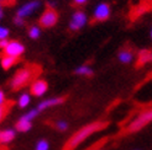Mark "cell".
Wrapping results in <instances>:
<instances>
[{"label":"cell","mask_w":152,"mask_h":150,"mask_svg":"<svg viewBox=\"0 0 152 150\" xmlns=\"http://www.w3.org/2000/svg\"><path fill=\"white\" fill-rule=\"evenodd\" d=\"M3 16H4V12H3V10H0V20L3 19Z\"/></svg>","instance_id":"83f0119b"},{"label":"cell","mask_w":152,"mask_h":150,"mask_svg":"<svg viewBox=\"0 0 152 150\" xmlns=\"http://www.w3.org/2000/svg\"><path fill=\"white\" fill-rule=\"evenodd\" d=\"M150 122H152V108L141 112V113H140L137 117H136L130 124L127 125L126 131H127L129 133L137 132V131L142 129L145 125H147Z\"/></svg>","instance_id":"7a4b0ae2"},{"label":"cell","mask_w":152,"mask_h":150,"mask_svg":"<svg viewBox=\"0 0 152 150\" xmlns=\"http://www.w3.org/2000/svg\"><path fill=\"white\" fill-rule=\"evenodd\" d=\"M77 75H82V76H92L93 75V69L88 65H80L74 70Z\"/></svg>","instance_id":"9a60e30c"},{"label":"cell","mask_w":152,"mask_h":150,"mask_svg":"<svg viewBox=\"0 0 152 150\" xmlns=\"http://www.w3.org/2000/svg\"><path fill=\"white\" fill-rule=\"evenodd\" d=\"M39 110L37 108H34V110H30L28 112H26V113L22 116L21 118H24V119H27V121H30V122H32V119H35L37 116H39Z\"/></svg>","instance_id":"ac0fdd59"},{"label":"cell","mask_w":152,"mask_h":150,"mask_svg":"<svg viewBox=\"0 0 152 150\" xmlns=\"http://www.w3.org/2000/svg\"><path fill=\"white\" fill-rule=\"evenodd\" d=\"M16 62H18L16 58L10 57V56H6V54H4V56L1 57V59H0V64H1L3 69H5V70L12 68V66L16 64Z\"/></svg>","instance_id":"7c38bea8"},{"label":"cell","mask_w":152,"mask_h":150,"mask_svg":"<svg viewBox=\"0 0 152 150\" xmlns=\"http://www.w3.org/2000/svg\"><path fill=\"white\" fill-rule=\"evenodd\" d=\"M30 101H31V96H30V94L24 92V94L20 95L19 100H18V105H19L20 108H26L30 105Z\"/></svg>","instance_id":"2e32d148"},{"label":"cell","mask_w":152,"mask_h":150,"mask_svg":"<svg viewBox=\"0 0 152 150\" xmlns=\"http://www.w3.org/2000/svg\"><path fill=\"white\" fill-rule=\"evenodd\" d=\"M148 61H152V53L148 50H142L140 53V62L143 63V62H148Z\"/></svg>","instance_id":"ffe728a7"},{"label":"cell","mask_w":152,"mask_h":150,"mask_svg":"<svg viewBox=\"0 0 152 150\" xmlns=\"http://www.w3.org/2000/svg\"><path fill=\"white\" fill-rule=\"evenodd\" d=\"M32 69L31 68H22L19 71H16V74L14 75V78L11 80V87L14 90H19L21 87H24L27 82L32 79Z\"/></svg>","instance_id":"3957f363"},{"label":"cell","mask_w":152,"mask_h":150,"mask_svg":"<svg viewBox=\"0 0 152 150\" xmlns=\"http://www.w3.org/2000/svg\"><path fill=\"white\" fill-rule=\"evenodd\" d=\"M16 136V131L15 129H4L0 131V144H7L14 140Z\"/></svg>","instance_id":"8fae6325"},{"label":"cell","mask_w":152,"mask_h":150,"mask_svg":"<svg viewBox=\"0 0 152 150\" xmlns=\"http://www.w3.org/2000/svg\"><path fill=\"white\" fill-rule=\"evenodd\" d=\"M24 52H25V47L22 43H20L19 41H9L7 46L4 49V54L18 59L21 54H24Z\"/></svg>","instance_id":"8992f818"},{"label":"cell","mask_w":152,"mask_h":150,"mask_svg":"<svg viewBox=\"0 0 152 150\" xmlns=\"http://www.w3.org/2000/svg\"><path fill=\"white\" fill-rule=\"evenodd\" d=\"M88 22V16L86 15V12L83 11H77L73 14V16L69 22V28L72 31H78V30L83 28Z\"/></svg>","instance_id":"52a82bcc"},{"label":"cell","mask_w":152,"mask_h":150,"mask_svg":"<svg viewBox=\"0 0 152 150\" xmlns=\"http://www.w3.org/2000/svg\"><path fill=\"white\" fill-rule=\"evenodd\" d=\"M0 1H1V4H3V3H5V1L7 3V0H0Z\"/></svg>","instance_id":"f546056e"},{"label":"cell","mask_w":152,"mask_h":150,"mask_svg":"<svg viewBox=\"0 0 152 150\" xmlns=\"http://www.w3.org/2000/svg\"><path fill=\"white\" fill-rule=\"evenodd\" d=\"M7 43H9V41L7 40H3V41H0V48H1L3 50L5 49V47L7 46Z\"/></svg>","instance_id":"484cf974"},{"label":"cell","mask_w":152,"mask_h":150,"mask_svg":"<svg viewBox=\"0 0 152 150\" xmlns=\"http://www.w3.org/2000/svg\"><path fill=\"white\" fill-rule=\"evenodd\" d=\"M109 16H110V6L108 4L102 3L95 6L94 12H93V17L96 21H105L109 19Z\"/></svg>","instance_id":"ba28073f"},{"label":"cell","mask_w":152,"mask_h":150,"mask_svg":"<svg viewBox=\"0 0 152 150\" xmlns=\"http://www.w3.org/2000/svg\"><path fill=\"white\" fill-rule=\"evenodd\" d=\"M41 36V28L39 26H31L28 28V37L32 40H37Z\"/></svg>","instance_id":"e0dca14e"},{"label":"cell","mask_w":152,"mask_h":150,"mask_svg":"<svg viewBox=\"0 0 152 150\" xmlns=\"http://www.w3.org/2000/svg\"><path fill=\"white\" fill-rule=\"evenodd\" d=\"M63 101H64L63 97H51V99L41 101L40 105H39V107H37V110L39 111H45V110H47L50 107H55V106H57V105H61Z\"/></svg>","instance_id":"30bf717a"},{"label":"cell","mask_w":152,"mask_h":150,"mask_svg":"<svg viewBox=\"0 0 152 150\" xmlns=\"http://www.w3.org/2000/svg\"><path fill=\"white\" fill-rule=\"evenodd\" d=\"M56 128L58 129V131H62V132H64V131H67L68 129V123L66 122V121H58L57 123H56Z\"/></svg>","instance_id":"7402d4cb"},{"label":"cell","mask_w":152,"mask_h":150,"mask_svg":"<svg viewBox=\"0 0 152 150\" xmlns=\"http://www.w3.org/2000/svg\"><path fill=\"white\" fill-rule=\"evenodd\" d=\"M14 24L16 26H22V25H24V19H20V17L16 16L14 19Z\"/></svg>","instance_id":"d4e9b609"},{"label":"cell","mask_w":152,"mask_h":150,"mask_svg":"<svg viewBox=\"0 0 152 150\" xmlns=\"http://www.w3.org/2000/svg\"><path fill=\"white\" fill-rule=\"evenodd\" d=\"M48 149H50V143L46 139H41L35 148V150H48Z\"/></svg>","instance_id":"d6986e66"},{"label":"cell","mask_w":152,"mask_h":150,"mask_svg":"<svg viewBox=\"0 0 152 150\" xmlns=\"http://www.w3.org/2000/svg\"><path fill=\"white\" fill-rule=\"evenodd\" d=\"M31 127H32V122H30L27 121V119H24V118H20L16 125H15V129H16L18 132H22V133H25V132H28L30 129H31Z\"/></svg>","instance_id":"4fadbf2b"},{"label":"cell","mask_w":152,"mask_h":150,"mask_svg":"<svg viewBox=\"0 0 152 150\" xmlns=\"http://www.w3.org/2000/svg\"><path fill=\"white\" fill-rule=\"evenodd\" d=\"M118 57H119V61H120L121 63H124V64H129V63H131V62H132V59H134V54H132V52L127 50V49L121 50Z\"/></svg>","instance_id":"5bb4252c"},{"label":"cell","mask_w":152,"mask_h":150,"mask_svg":"<svg viewBox=\"0 0 152 150\" xmlns=\"http://www.w3.org/2000/svg\"><path fill=\"white\" fill-rule=\"evenodd\" d=\"M7 37H9V30L0 25V41L7 40Z\"/></svg>","instance_id":"44dd1931"},{"label":"cell","mask_w":152,"mask_h":150,"mask_svg":"<svg viewBox=\"0 0 152 150\" xmlns=\"http://www.w3.org/2000/svg\"><path fill=\"white\" fill-rule=\"evenodd\" d=\"M57 21H58V14L56 12V10L50 9V7L45 10L40 16V25L46 28L53 27L57 24Z\"/></svg>","instance_id":"277c9868"},{"label":"cell","mask_w":152,"mask_h":150,"mask_svg":"<svg viewBox=\"0 0 152 150\" xmlns=\"http://www.w3.org/2000/svg\"><path fill=\"white\" fill-rule=\"evenodd\" d=\"M5 115H6V107L5 106H0V122L4 119Z\"/></svg>","instance_id":"cb8c5ba5"},{"label":"cell","mask_w":152,"mask_h":150,"mask_svg":"<svg viewBox=\"0 0 152 150\" xmlns=\"http://www.w3.org/2000/svg\"><path fill=\"white\" fill-rule=\"evenodd\" d=\"M0 10H3V4L0 3Z\"/></svg>","instance_id":"f1b7e54d"},{"label":"cell","mask_w":152,"mask_h":150,"mask_svg":"<svg viewBox=\"0 0 152 150\" xmlns=\"http://www.w3.org/2000/svg\"><path fill=\"white\" fill-rule=\"evenodd\" d=\"M151 38H152V31H151Z\"/></svg>","instance_id":"4dcf8cb0"},{"label":"cell","mask_w":152,"mask_h":150,"mask_svg":"<svg viewBox=\"0 0 152 150\" xmlns=\"http://www.w3.org/2000/svg\"><path fill=\"white\" fill-rule=\"evenodd\" d=\"M74 4H77V5H83V4H86L88 0H73Z\"/></svg>","instance_id":"4316f807"},{"label":"cell","mask_w":152,"mask_h":150,"mask_svg":"<svg viewBox=\"0 0 152 150\" xmlns=\"http://www.w3.org/2000/svg\"><path fill=\"white\" fill-rule=\"evenodd\" d=\"M47 90H48V84L42 79L36 80L31 84V94L34 96H36V97L43 96L47 92Z\"/></svg>","instance_id":"9c48e42d"},{"label":"cell","mask_w":152,"mask_h":150,"mask_svg":"<svg viewBox=\"0 0 152 150\" xmlns=\"http://www.w3.org/2000/svg\"><path fill=\"white\" fill-rule=\"evenodd\" d=\"M5 102H6V97L5 94L1 89H0V106H5Z\"/></svg>","instance_id":"603a6c76"},{"label":"cell","mask_w":152,"mask_h":150,"mask_svg":"<svg viewBox=\"0 0 152 150\" xmlns=\"http://www.w3.org/2000/svg\"><path fill=\"white\" fill-rule=\"evenodd\" d=\"M40 6H41V3L39 1V0H32V1H28V3L24 4L18 10L16 16L20 17V19H25V17L30 16V15H32L35 11L39 10Z\"/></svg>","instance_id":"5b68a950"},{"label":"cell","mask_w":152,"mask_h":150,"mask_svg":"<svg viewBox=\"0 0 152 150\" xmlns=\"http://www.w3.org/2000/svg\"><path fill=\"white\" fill-rule=\"evenodd\" d=\"M105 125H106V123H104V122H93V123H89V124L84 125L78 132H75L71 137V139L67 141V144L64 146V150H75L83 143V141H86V139H88L90 136H93L94 133H96V132L102 131L103 128H105Z\"/></svg>","instance_id":"6da1fadb"}]
</instances>
